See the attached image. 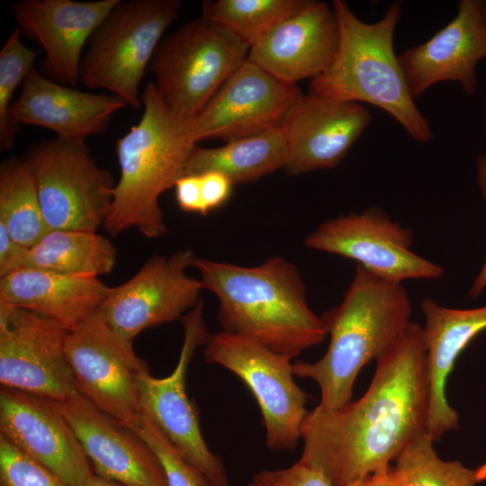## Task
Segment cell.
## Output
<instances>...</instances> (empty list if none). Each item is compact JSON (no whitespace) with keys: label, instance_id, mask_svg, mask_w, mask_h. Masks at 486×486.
<instances>
[{"label":"cell","instance_id":"6da1fadb","mask_svg":"<svg viewBox=\"0 0 486 486\" xmlns=\"http://www.w3.org/2000/svg\"><path fill=\"white\" fill-rule=\"evenodd\" d=\"M428 382L422 327L411 321L376 359L365 393L345 407L309 410L300 460L332 486H349L388 471L403 448L427 431Z\"/></svg>","mask_w":486,"mask_h":486},{"label":"cell","instance_id":"7a4b0ae2","mask_svg":"<svg viewBox=\"0 0 486 486\" xmlns=\"http://www.w3.org/2000/svg\"><path fill=\"white\" fill-rule=\"evenodd\" d=\"M203 289L219 300L222 331L252 339L292 359L322 343L327 331L321 317L309 307L297 266L271 256L256 266L195 257Z\"/></svg>","mask_w":486,"mask_h":486},{"label":"cell","instance_id":"3957f363","mask_svg":"<svg viewBox=\"0 0 486 486\" xmlns=\"http://www.w3.org/2000/svg\"><path fill=\"white\" fill-rule=\"evenodd\" d=\"M411 311L402 284L383 280L356 265L341 303L321 316L329 335L325 355L314 363L292 364L293 375L318 384V408L334 410L352 401L357 374L397 342L411 322Z\"/></svg>","mask_w":486,"mask_h":486},{"label":"cell","instance_id":"277c9868","mask_svg":"<svg viewBox=\"0 0 486 486\" xmlns=\"http://www.w3.org/2000/svg\"><path fill=\"white\" fill-rule=\"evenodd\" d=\"M141 101L140 122L116 141L121 174L103 225L112 236L134 227L154 238L166 232L159 197L184 176L196 143L192 120L176 115L162 101L153 82L141 92Z\"/></svg>","mask_w":486,"mask_h":486},{"label":"cell","instance_id":"5b68a950","mask_svg":"<svg viewBox=\"0 0 486 486\" xmlns=\"http://www.w3.org/2000/svg\"><path fill=\"white\" fill-rule=\"evenodd\" d=\"M339 23V44L329 68L310 80V91L334 99L374 105L395 119L415 140H433V131L408 88L398 56L394 32L401 2H394L383 17L364 22L344 0H334Z\"/></svg>","mask_w":486,"mask_h":486},{"label":"cell","instance_id":"8992f818","mask_svg":"<svg viewBox=\"0 0 486 486\" xmlns=\"http://www.w3.org/2000/svg\"><path fill=\"white\" fill-rule=\"evenodd\" d=\"M250 47L202 16L164 37L147 72L165 104L178 117H197L248 58Z\"/></svg>","mask_w":486,"mask_h":486},{"label":"cell","instance_id":"52a82bcc","mask_svg":"<svg viewBox=\"0 0 486 486\" xmlns=\"http://www.w3.org/2000/svg\"><path fill=\"white\" fill-rule=\"evenodd\" d=\"M182 4L180 0H120L88 40L80 83L107 90L140 110L142 77Z\"/></svg>","mask_w":486,"mask_h":486},{"label":"cell","instance_id":"ba28073f","mask_svg":"<svg viewBox=\"0 0 486 486\" xmlns=\"http://www.w3.org/2000/svg\"><path fill=\"white\" fill-rule=\"evenodd\" d=\"M23 162L50 230L96 231L104 223L115 183L86 140H43L29 148Z\"/></svg>","mask_w":486,"mask_h":486},{"label":"cell","instance_id":"9c48e42d","mask_svg":"<svg viewBox=\"0 0 486 486\" xmlns=\"http://www.w3.org/2000/svg\"><path fill=\"white\" fill-rule=\"evenodd\" d=\"M204 358L236 374L255 397L273 451L292 450L309 410L307 393L293 380L291 358L245 337L225 331L209 334Z\"/></svg>","mask_w":486,"mask_h":486},{"label":"cell","instance_id":"30bf717a","mask_svg":"<svg viewBox=\"0 0 486 486\" xmlns=\"http://www.w3.org/2000/svg\"><path fill=\"white\" fill-rule=\"evenodd\" d=\"M132 342L112 330L96 312L65 335L76 390L127 427L142 416L136 377L148 368Z\"/></svg>","mask_w":486,"mask_h":486},{"label":"cell","instance_id":"8fae6325","mask_svg":"<svg viewBox=\"0 0 486 486\" xmlns=\"http://www.w3.org/2000/svg\"><path fill=\"white\" fill-rule=\"evenodd\" d=\"M203 301L181 319L184 343L174 371L163 378L149 369L138 374L136 382L142 415L152 420L174 447L200 470L212 486H230L221 460L209 449L196 409L186 393V374L196 349L209 335L202 317Z\"/></svg>","mask_w":486,"mask_h":486},{"label":"cell","instance_id":"7c38bea8","mask_svg":"<svg viewBox=\"0 0 486 486\" xmlns=\"http://www.w3.org/2000/svg\"><path fill=\"white\" fill-rule=\"evenodd\" d=\"M413 232L381 208L370 207L320 223L304 239L306 248L354 259L392 283L438 279L444 268L411 250Z\"/></svg>","mask_w":486,"mask_h":486},{"label":"cell","instance_id":"4fadbf2b","mask_svg":"<svg viewBox=\"0 0 486 486\" xmlns=\"http://www.w3.org/2000/svg\"><path fill=\"white\" fill-rule=\"evenodd\" d=\"M67 330L0 297L2 387L62 401L76 390L65 352Z\"/></svg>","mask_w":486,"mask_h":486},{"label":"cell","instance_id":"5bb4252c","mask_svg":"<svg viewBox=\"0 0 486 486\" xmlns=\"http://www.w3.org/2000/svg\"><path fill=\"white\" fill-rule=\"evenodd\" d=\"M194 258L192 249L151 257L126 283L111 287L96 313L131 341L146 328L182 319L202 299L201 281L186 274Z\"/></svg>","mask_w":486,"mask_h":486},{"label":"cell","instance_id":"9a60e30c","mask_svg":"<svg viewBox=\"0 0 486 486\" xmlns=\"http://www.w3.org/2000/svg\"><path fill=\"white\" fill-rule=\"evenodd\" d=\"M301 94L297 84L284 82L248 59L192 120L193 139L196 144L207 139L228 142L279 127Z\"/></svg>","mask_w":486,"mask_h":486},{"label":"cell","instance_id":"2e32d148","mask_svg":"<svg viewBox=\"0 0 486 486\" xmlns=\"http://www.w3.org/2000/svg\"><path fill=\"white\" fill-rule=\"evenodd\" d=\"M0 435L66 486H87L94 474L75 432L51 400L1 387Z\"/></svg>","mask_w":486,"mask_h":486},{"label":"cell","instance_id":"e0dca14e","mask_svg":"<svg viewBox=\"0 0 486 486\" xmlns=\"http://www.w3.org/2000/svg\"><path fill=\"white\" fill-rule=\"evenodd\" d=\"M371 122L361 104L302 93L286 112L284 130L289 175H301L337 166Z\"/></svg>","mask_w":486,"mask_h":486},{"label":"cell","instance_id":"ac0fdd59","mask_svg":"<svg viewBox=\"0 0 486 486\" xmlns=\"http://www.w3.org/2000/svg\"><path fill=\"white\" fill-rule=\"evenodd\" d=\"M486 58V0H462L454 18L427 41L398 56L415 100L443 81L458 83L465 95L476 93V66Z\"/></svg>","mask_w":486,"mask_h":486},{"label":"cell","instance_id":"d6986e66","mask_svg":"<svg viewBox=\"0 0 486 486\" xmlns=\"http://www.w3.org/2000/svg\"><path fill=\"white\" fill-rule=\"evenodd\" d=\"M54 403L75 432L94 474L124 486H167L158 456L131 428L77 391Z\"/></svg>","mask_w":486,"mask_h":486},{"label":"cell","instance_id":"ffe728a7","mask_svg":"<svg viewBox=\"0 0 486 486\" xmlns=\"http://www.w3.org/2000/svg\"><path fill=\"white\" fill-rule=\"evenodd\" d=\"M120 0H22L13 4L17 28L44 51L40 73L70 87L80 82L84 48Z\"/></svg>","mask_w":486,"mask_h":486},{"label":"cell","instance_id":"44dd1931","mask_svg":"<svg viewBox=\"0 0 486 486\" xmlns=\"http://www.w3.org/2000/svg\"><path fill=\"white\" fill-rule=\"evenodd\" d=\"M339 44V23L332 4L307 0L250 48L248 60L292 84L324 73Z\"/></svg>","mask_w":486,"mask_h":486},{"label":"cell","instance_id":"7402d4cb","mask_svg":"<svg viewBox=\"0 0 486 486\" xmlns=\"http://www.w3.org/2000/svg\"><path fill=\"white\" fill-rule=\"evenodd\" d=\"M128 106L118 95L85 92L58 84L33 68L10 114L21 124L54 131L66 140H86L106 130L112 115Z\"/></svg>","mask_w":486,"mask_h":486},{"label":"cell","instance_id":"603a6c76","mask_svg":"<svg viewBox=\"0 0 486 486\" xmlns=\"http://www.w3.org/2000/svg\"><path fill=\"white\" fill-rule=\"evenodd\" d=\"M422 338L426 350L428 382L427 432L438 441L459 428L457 412L446 398V382L457 357L469 342L486 329V305L475 309H452L424 298Z\"/></svg>","mask_w":486,"mask_h":486},{"label":"cell","instance_id":"cb8c5ba5","mask_svg":"<svg viewBox=\"0 0 486 486\" xmlns=\"http://www.w3.org/2000/svg\"><path fill=\"white\" fill-rule=\"evenodd\" d=\"M111 287L95 276L22 268L0 279V297L69 330L92 316Z\"/></svg>","mask_w":486,"mask_h":486},{"label":"cell","instance_id":"d4e9b609","mask_svg":"<svg viewBox=\"0 0 486 486\" xmlns=\"http://www.w3.org/2000/svg\"><path fill=\"white\" fill-rule=\"evenodd\" d=\"M287 159V142L279 126L230 140L218 148L195 145L189 154L183 176L218 172L230 178L233 184H243L284 168Z\"/></svg>","mask_w":486,"mask_h":486},{"label":"cell","instance_id":"484cf974","mask_svg":"<svg viewBox=\"0 0 486 486\" xmlns=\"http://www.w3.org/2000/svg\"><path fill=\"white\" fill-rule=\"evenodd\" d=\"M116 256L112 243L96 231L51 230L29 248L22 268L98 277L112 271Z\"/></svg>","mask_w":486,"mask_h":486},{"label":"cell","instance_id":"4316f807","mask_svg":"<svg viewBox=\"0 0 486 486\" xmlns=\"http://www.w3.org/2000/svg\"><path fill=\"white\" fill-rule=\"evenodd\" d=\"M0 222L20 244L31 248L51 230L40 204L27 166L15 157L0 167Z\"/></svg>","mask_w":486,"mask_h":486},{"label":"cell","instance_id":"83f0119b","mask_svg":"<svg viewBox=\"0 0 486 486\" xmlns=\"http://www.w3.org/2000/svg\"><path fill=\"white\" fill-rule=\"evenodd\" d=\"M427 431L408 444L395 459L392 473L397 486H476L486 480V471L461 462L444 461Z\"/></svg>","mask_w":486,"mask_h":486},{"label":"cell","instance_id":"f1b7e54d","mask_svg":"<svg viewBox=\"0 0 486 486\" xmlns=\"http://www.w3.org/2000/svg\"><path fill=\"white\" fill-rule=\"evenodd\" d=\"M307 0H206L202 16L229 29L250 48Z\"/></svg>","mask_w":486,"mask_h":486},{"label":"cell","instance_id":"f546056e","mask_svg":"<svg viewBox=\"0 0 486 486\" xmlns=\"http://www.w3.org/2000/svg\"><path fill=\"white\" fill-rule=\"evenodd\" d=\"M22 32L15 28L8 36L0 51V148L11 149L16 140L20 125L11 114V102L18 86L22 84L34 68L38 50L26 47Z\"/></svg>","mask_w":486,"mask_h":486},{"label":"cell","instance_id":"4dcf8cb0","mask_svg":"<svg viewBox=\"0 0 486 486\" xmlns=\"http://www.w3.org/2000/svg\"><path fill=\"white\" fill-rule=\"evenodd\" d=\"M129 428L136 432L158 456L163 466L167 486H212L208 478L174 447L148 417L142 415Z\"/></svg>","mask_w":486,"mask_h":486},{"label":"cell","instance_id":"1f68e13d","mask_svg":"<svg viewBox=\"0 0 486 486\" xmlns=\"http://www.w3.org/2000/svg\"><path fill=\"white\" fill-rule=\"evenodd\" d=\"M0 486H66L48 468L0 435Z\"/></svg>","mask_w":486,"mask_h":486},{"label":"cell","instance_id":"d6a6232c","mask_svg":"<svg viewBox=\"0 0 486 486\" xmlns=\"http://www.w3.org/2000/svg\"><path fill=\"white\" fill-rule=\"evenodd\" d=\"M248 486H332L317 469L300 459L292 465L256 473Z\"/></svg>","mask_w":486,"mask_h":486},{"label":"cell","instance_id":"836d02e7","mask_svg":"<svg viewBox=\"0 0 486 486\" xmlns=\"http://www.w3.org/2000/svg\"><path fill=\"white\" fill-rule=\"evenodd\" d=\"M199 176L202 216L223 205L230 198L233 183L218 172H207Z\"/></svg>","mask_w":486,"mask_h":486},{"label":"cell","instance_id":"e575fe53","mask_svg":"<svg viewBox=\"0 0 486 486\" xmlns=\"http://www.w3.org/2000/svg\"><path fill=\"white\" fill-rule=\"evenodd\" d=\"M28 249L17 242L0 222V277L22 269Z\"/></svg>","mask_w":486,"mask_h":486},{"label":"cell","instance_id":"d590c367","mask_svg":"<svg viewBox=\"0 0 486 486\" xmlns=\"http://www.w3.org/2000/svg\"><path fill=\"white\" fill-rule=\"evenodd\" d=\"M175 189L177 205L183 212L202 214L199 176L180 177Z\"/></svg>","mask_w":486,"mask_h":486},{"label":"cell","instance_id":"8d00e7d4","mask_svg":"<svg viewBox=\"0 0 486 486\" xmlns=\"http://www.w3.org/2000/svg\"><path fill=\"white\" fill-rule=\"evenodd\" d=\"M476 177L477 184L479 185L481 194L484 199L486 205V155H481L476 160ZM486 287V260L479 273L474 279L471 289L468 292L469 296L477 298L480 293Z\"/></svg>","mask_w":486,"mask_h":486},{"label":"cell","instance_id":"74e56055","mask_svg":"<svg viewBox=\"0 0 486 486\" xmlns=\"http://www.w3.org/2000/svg\"><path fill=\"white\" fill-rule=\"evenodd\" d=\"M349 486H397V485L393 477L392 467L388 471L370 475Z\"/></svg>","mask_w":486,"mask_h":486},{"label":"cell","instance_id":"f35d334b","mask_svg":"<svg viewBox=\"0 0 486 486\" xmlns=\"http://www.w3.org/2000/svg\"><path fill=\"white\" fill-rule=\"evenodd\" d=\"M87 486H124L114 481H111L96 474H94Z\"/></svg>","mask_w":486,"mask_h":486},{"label":"cell","instance_id":"ab89813d","mask_svg":"<svg viewBox=\"0 0 486 486\" xmlns=\"http://www.w3.org/2000/svg\"><path fill=\"white\" fill-rule=\"evenodd\" d=\"M482 465H483V466H484V468L486 469V463H484V464H483Z\"/></svg>","mask_w":486,"mask_h":486}]
</instances>
